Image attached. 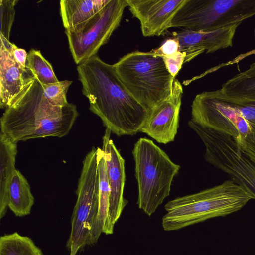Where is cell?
<instances>
[{"label": "cell", "mask_w": 255, "mask_h": 255, "mask_svg": "<svg viewBox=\"0 0 255 255\" xmlns=\"http://www.w3.org/2000/svg\"><path fill=\"white\" fill-rule=\"evenodd\" d=\"M255 15V0H186L175 15L171 28L210 32Z\"/></svg>", "instance_id": "7"}, {"label": "cell", "mask_w": 255, "mask_h": 255, "mask_svg": "<svg viewBox=\"0 0 255 255\" xmlns=\"http://www.w3.org/2000/svg\"><path fill=\"white\" fill-rule=\"evenodd\" d=\"M191 116L196 123L232 136L239 146L251 133L248 123L220 89L196 95Z\"/></svg>", "instance_id": "10"}, {"label": "cell", "mask_w": 255, "mask_h": 255, "mask_svg": "<svg viewBox=\"0 0 255 255\" xmlns=\"http://www.w3.org/2000/svg\"><path fill=\"white\" fill-rule=\"evenodd\" d=\"M12 54L15 61L22 67L26 68L28 54L25 50L19 48L14 44L12 49Z\"/></svg>", "instance_id": "27"}, {"label": "cell", "mask_w": 255, "mask_h": 255, "mask_svg": "<svg viewBox=\"0 0 255 255\" xmlns=\"http://www.w3.org/2000/svg\"><path fill=\"white\" fill-rule=\"evenodd\" d=\"M79 250L77 248H73L70 250V255H76V253Z\"/></svg>", "instance_id": "28"}, {"label": "cell", "mask_w": 255, "mask_h": 255, "mask_svg": "<svg viewBox=\"0 0 255 255\" xmlns=\"http://www.w3.org/2000/svg\"><path fill=\"white\" fill-rule=\"evenodd\" d=\"M17 143L0 132V219L4 217L8 207V191L14 174Z\"/></svg>", "instance_id": "16"}, {"label": "cell", "mask_w": 255, "mask_h": 255, "mask_svg": "<svg viewBox=\"0 0 255 255\" xmlns=\"http://www.w3.org/2000/svg\"><path fill=\"white\" fill-rule=\"evenodd\" d=\"M140 22L145 37L159 36L171 28L172 20L186 0H126Z\"/></svg>", "instance_id": "12"}, {"label": "cell", "mask_w": 255, "mask_h": 255, "mask_svg": "<svg viewBox=\"0 0 255 255\" xmlns=\"http://www.w3.org/2000/svg\"><path fill=\"white\" fill-rule=\"evenodd\" d=\"M34 203L27 180L18 170L15 171L8 191V207L17 217H23L30 214Z\"/></svg>", "instance_id": "18"}, {"label": "cell", "mask_w": 255, "mask_h": 255, "mask_svg": "<svg viewBox=\"0 0 255 255\" xmlns=\"http://www.w3.org/2000/svg\"><path fill=\"white\" fill-rule=\"evenodd\" d=\"M97 149L99 176V219L102 225V233L106 235L110 189L105 154L102 148L98 147Z\"/></svg>", "instance_id": "20"}, {"label": "cell", "mask_w": 255, "mask_h": 255, "mask_svg": "<svg viewBox=\"0 0 255 255\" xmlns=\"http://www.w3.org/2000/svg\"><path fill=\"white\" fill-rule=\"evenodd\" d=\"M0 107L6 109L35 76L29 69L22 67L14 59L12 54L14 44L0 35Z\"/></svg>", "instance_id": "15"}, {"label": "cell", "mask_w": 255, "mask_h": 255, "mask_svg": "<svg viewBox=\"0 0 255 255\" xmlns=\"http://www.w3.org/2000/svg\"><path fill=\"white\" fill-rule=\"evenodd\" d=\"M110 0H61L60 13L65 29L88 21L98 13Z\"/></svg>", "instance_id": "17"}, {"label": "cell", "mask_w": 255, "mask_h": 255, "mask_svg": "<svg viewBox=\"0 0 255 255\" xmlns=\"http://www.w3.org/2000/svg\"><path fill=\"white\" fill-rule=\"evenodd\" d=\"M126 0H110L95 16L75 27L65 29L69 47L76 64L79 65L96 55L119 26Z\"/></svg>", "instance_id": "9"}, {"label": "cell", "mask_w": 255, "mask_h": 255, "mask_svg": "<svg viewBox=\"0 0 255 255\" xmlns=\"http://www.w3.org/2000/svg\"><path fill=\"white\" fill-rule=\"evenodd\" d=\"M254 33H255V29L254 30Z\"/></svg>", "instance_id": "29"}, {"label": "cell", "mask_w": 255, "mask_h": 255, "mask_svg": "<svg viewBox=\"0 0 255 255\" xmlns=\"http://www.w3.org/2000/svg\"><path fill=\"white\" fill-rule=\"evenodd\" d=\"M241 23L210 32L181 29L173 32L172 37L178 40L179 51L185 54V62H187L205 50L209 53L232 47L236 30Z\"/></svg>", "instance_id": "14"}, {"label": "cell", "mask_w": 255, "mask_h": 255, "mask_svg": "<svg viewBox=\"0 0 255 255\" xmlns=\"http://www.w3.org/2000/svg\"><path fill=\"white\" fill-rule=\"evenodd\" d=\"M113 66L128 92L148 112L171 94L175 78L163 58L152 50L128 53Z\"/></svg>", "instance_id": "4"}, {"label": "cell", "mask_w": 255, "mask_h": 255, "mask_svg": "<svg viewBox=\"0 0 255 255\" xmlns=\"http://www.w3.org/2000/svg\"><path fill=\"white\" fill-rule=\"evenodd\" d=\"M72 83V81L65 80L57 83L42 85L44 96L52 105L66 106L69 103L67 100V93Z\"/></svg>", "instance_id": "23"}, {"label": "cell", "mask_w": 255, "mask_h": 255, "mask_svg": "<svg viewBox=\"0 0 255 255\" xmlns=\"http://www.w3.org/2000/svg\"><path fill=\"white\" fill-rule=\"evenodd\" d=\"M188 123L205 145L206 161L228 174L255 199V161L245 153L232 136L191 120Z\"/></svg>", "instance_id": "8"}, {"label": "cell", "mask_w": 255, "mask_h": 255, "mask_svg": "<svg viewBox=\"0 0 255 255\" xmlns=\"http://www.w3.org/2000/svg\"><path fill=\"white\" fill-rule=\"evenodd\" d=\"M111 131L106 128L103 136L102 150L106 159L107 172L110 189L107 231L113 233L115 223L120 218L128 201L124 198L125 182V160L110 138Z\"/></svg>", "instance_id": "13"}, {"label": "cell", "mask_w": 255, "mask_h": 255, "mask_svg": "<svg viewBox=\"0 0 255 255\" xmlns=\"http://www.w3.org/2000/svg\"><path fill=\"white\" fill-rule=\"evenodd\" d=\"M162 58L168 72L175 78L185 62V54L179 51L174 55Z\"/></svg>", "instance_id": "25"}, {"label": "cell", "mask_w": 255, "mask_h": 255, "mask_svg": "<svg viewBox=\"0 0 255 255\" xmlns=\"http://www.w3.org/2000/svg\"><path fill=\"white\" fill-rule=\"evenodd\" d=\"M78 115L72 103L64 106L51 104L34 77L5 109L0 119V132L16 143L50 136L61 138L69 133Z\"/></svg>", "instance_id": "2"}, {"label": "cell", "mask_w": 255, "mask_h": 255, "mask_svg": "<svg viewBox=\"0 0 255 255\" xmlns=\"http://www.w3.org/2000/svg\"><path fill=\"white\" fill-rule=\"evenodd\" d=\"M253 196L233 180L199 192L177 197L165 205L162 219L166 231H176L208 219L225 216L242 209Z\"/></svg>", "instance_id": "3"}, {"label": "cell", "mask_w": 255, "mask_h": 255, "mask_svg": "<svg viewBox=\"0 0 255 255\" xmlns=\"http://www.w3.org/2000/svg\"><path fill=\"white\" fill-rule=\"evenodd\" d=\"M18 0H0V35L9 40Z\"/></svg>", "instance_id": "24"}, {"label": "cell", "mask_w": 255, "mask_h": 255, "mask_svg": "<svg viewBox=\"0 0 255 255\" xmlns=\"http://www.w3.org/2000/svg\"><path fill=\"white\" fill-rule=\"evenodd\" d=\"M183 88L174 79L171 95L151 111L139 132L146 133L160 143L174 140L179 126Z\"/></svg>", "instance_id": "11"}, {"label": "cell", "mask_w": 255, "mask_h": 255, "mask_svg": "<svg viewBox=\"0 0 255 255\" xmlns=\"http://www.w3.org/2000/svg\"><path fill=\"white\" fill-rule=\"evenodd\" d=\"M132 154L138 186L137 204L151 216L169 194L180 166L151 140L140 138L134 144Z\"/></svg>", "instance_id": "5"}, {"label": "cell", "mask_w": 255, "mask_h": 255, "mask_svg": "<svg viewBox=\"0 0 255 255\" xmlns=\"http://www.w3.org/2000/svg\"><path fill=\"white\" fill-rule=\"evenodd\" d=\"M152 51L162 57L174 55L179 51L178 40L171 36L165 39L158 48L152 49Z\"/></svg>", "instance_id": "26"}, {"label": "cell", "mask_w": 255, "mask_h": 255, "mask_svg": "<svg viewBox=\"0 0 255 255\" xmlns=\"http://www.w3.org/2000/svg\"><path fill=\"white\" fill-rule=\"evenodd\" d=\"M77 199L71 219L66 247L79 250L95 244L101 233L99 219V176L97 152L90 150L83 161L76 190Z\"/></svg>", "instance_id": "6"}, {"label": "cell", "mask_w": 255, "mask_h": 255, "mask_svg": "<svg viewBox=\"0 0 255 255\" xmlns=\"http://www.w3.org/2000/svg\"><path fill=\"white\" fill-rule=\"evenodd\" d=\"M77 70L90 110L106 128L119 136L139 132L148 112L128 92L113 65L96 55L79 64Z\"/></svg>", "instance_id": "1"}, {"label": "cell", "mask_w": 255, "mask_h": 255, "mask_svg": "<svg viewBox=\"0 0 255 255\" xmlns=\"http://www.w3.org/2000/svg\"><path fill=\"white\" fill-rule=\"evenodd\" d=\"M26 67L42 85L58 82L51 64L39 50L31 49L28 53Z\"/></svg>", "instance_id": "22"}, {"label": "cell", "mask_w": 255, "mask_h": 255, "mask_svg": "<svg viewBox=\"0 0 255 255\" xmlns=\"http://www.w3.org/2000/svg\"><path fill=\"white\" fill-rule=\"evenodd\" d=\"M0 255H43L41 250L27 236L14 232L0 237Z\"/></svg>", "instance_id": "21"}, {"label": "cell", "mask_w": 255, "mask_h": 255, "mask_svg": "<svg viewBox=\"0 0 255 255\" xmlns=\"http://www.w3.org/2000/svg\"><path fill=\"white\" fill-rule=\"evenodd\" d=\"M220 90L231 98L255 101V63L223 84Z\"/></svg>", "instance_id": "19"}]
</instances>
